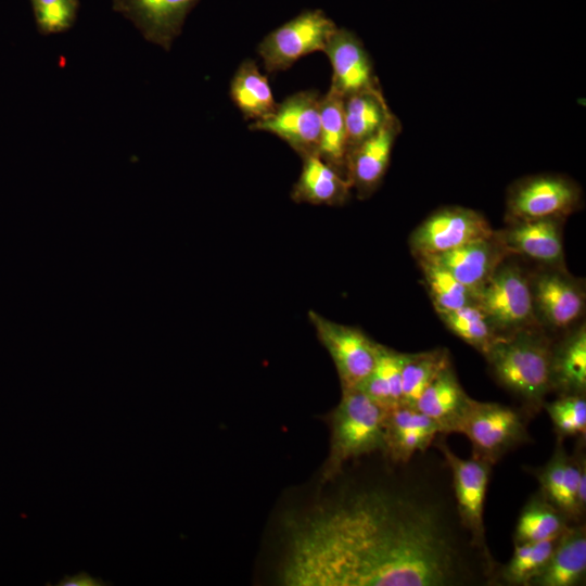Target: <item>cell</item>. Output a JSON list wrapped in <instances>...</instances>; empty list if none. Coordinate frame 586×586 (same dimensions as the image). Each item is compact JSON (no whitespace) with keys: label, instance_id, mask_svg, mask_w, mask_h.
I'll return each instance as SVG.
<instances>
[{"label":"cell","instance_id":"cell-12","mask_svg":"<svg viewBox=\"0 0 586 586\" xmlns=\"http://www.w3.org/2000/svg\"><path fill=\"white\" fill-rule=\"evenodd\" d=\"M321 95L305 90L288 97L275 112L250 125L252 130L271 132L286 142L301 157L317 155L320 140Z\"/></svg>","mask_w":586,"mask_h":586},{"label":"cell","instance_id":"cell-6","mask_svg":"<svg viewBox=\"0 0 586 586\" xmlns=\"http://www.w3.org/2000/svg\"><path fill=\"white\" fill-rule=\"evenodd\" d=\"M446 435L440 434L433 446L445 458L451 474L455 502L461 524L473 545L486 557L495 559L489 550L484 524V506L492 472L489 462L472 457H458L448 446Z\"/></svg>","mask_w":586,"mask_h":586},{"label":"cell","instance_id":"cell-9","mask_svg":"<svg viewBox=\"0 0 586 586\" xmlns=\"http://www.w3.org/2000/svg\"><path fill=\"white\" fill-rule=\"evenodd\" d=\"M336 28L335 23L323 11H303L273 29L259 43L258 53L266 71H284L298 59L323 51Z\"/></svg>","mask_w":586,"mask_h":586},{"label":"cell","instance_id":"cell-26","mask_svg":"<svg viewBox=\"0 0 586 586\" xmlns=\"http://www.w3.org/2000/svg\"><path fill=\"white\" fill-rule=\"evenodd\" d=\"M570 524L569 518L537 489L521 509L512 535L513 545L558 537Z\"/></svg>","mask_w":586,"mask_h":586},{"label":"cell","instance_id":"cell-16","mask_svg":"<svg viewBox=\"0 0 586 586\" xmlns=\"http://www.w3.org/2000/svg\"><path fill=\"white\" fill-rule=\"evenodd\" d=\"M438 425L415 406L397 405L384 413V451L393 462H407L432 447Z\"/></svg>","mask_w":586,"mask_h":586},{"label":"cell","instance_id":"cell-25","mask_svg":"<svg viewBox=\"0 0 586 586\" xmlns=\"http://www.w3.org/2000/svg\"><path fill=\"white\" fill-rule=\"evenodd\" d=\"M348 153L344 98L331 88L320 102V140L317 155L346 177Z\"/></svg>","mask_w":586,"mask_h":586},{"label":"cell","instance_id":"cell-13","mask_svg":"<svg viewBox=\"0 0 586 586\" xmlns=\"http://www.w3.org/2000/svg\"><path fill=\"white\" fill-rule=\"evenodd\" d=\"M563 221L559 217L517 220L495 233L511 256H524L547 267H565Z\"/></svg>","mask_w":586,"mask_h":586},{"label":"cell","instance_id":"cell-15","mask_svg":"<svg viewBox=\"0 0 586 586\" xmlns=\"http://www.w3.org/2000/svg\"><path fill=\"white\" fill-rule=\"evenodd\" d=\"M400 130V122L393 114L374 135L348 151L346 178L352 189L357 191L358 198L370 196L382 182Z\"/></svg>","mask_w":586,"mask_h":586},{"label":"cell","instance_id":"cell-2","mask_svg":"<svg viewBox=\"0 0 586 586\" xmlns=\"http://www.w3.org/2000/svg\"><path fill=\"white\" fill-rule=\"evenodd\" d=\"M553 340L535 326L498 337L483 355L496 382L520 402L531 418L540 412L551 393Z\"/></svg>","mask_w":586,"mask_h":586},{"label":"cell","instance_id":"cell-5","mask_svg":"<svg viewBox=\"0 0 586 586\" xmlns=\"http://www.w3.org/2000/svg\"><path fill=\"white\" fill-rule=\"evenodd\" d=\"M510 257L498 265L474 294V304L500 336L538 326L533 310L530 277Z\"/></svg>","mask_w":586,"mask_h":586},{"label":"cell","instance_id":"cell-8","mask_svg":"<svg viewBox=\"0 0 586 586\" xmlns=\"http://www.w3.org/2000/svg\"><path fill=\"white\" fill-rule=\"evenodd\" d=\"M530 285L535 320L544 331L563 334L575 327L586 304L582 280L565 267L544 266L530 277Z\"/></svg>","mask_w":586,"mask_h":586},{"label":"cell","instance_id":"cell-32","mask_svg":"<svg viewBox=\"0 0 586 586\" xmlns=\"http://www.w3.org/2000/svg\"><path fill=\"white\" fill-rule=\"evenodd\" d=\"M543 409L558 438L586 435V394L558 395L552 402L546 400Z\"/></svg>","mask_w":586,"mask_h":586},{"label":"cell","instance_id":"cell-18","mask_svg":"<svg viewBox=\"0 0 586 586\" xmlns=\"http://www.w3.org/2000/svg\"><path fill=\"white\" fill-rule=\"evenodd\" d=\"M508 256L511 255L494 232L489 238L420 258L440 265L475 294Z\"/></svg>","mask_w":586,"mask_h":586},{"label":"cell","instance_id":"cell-21","mask_svg":"<svg viewBox=\"0 0 586 586\" xmlns=\"http://www.w3.org/2000/svg\"><path fill=\"white\" fill-rule=\"evenodd\" d=\"M551 393L586 394V328L574 327L553 340L550 364Z\"/></svg>","mask_w":586,"mask_h":586},{"label":"cell","instance_id":"cell-4","mask_svg":"<svg viewBox=\"0 0 586 586\" xmlns=\"http://www.w3.org/2000/svg\"><path fill=\"white\" fill-rule=\"evenodd\" d=\"M530 419L521 407L474 399L460 434L471 442L472 457L495 466L508 453L533 442Z\"/></svg>","mask_w":586,"mask_h":586},{"label":"cell","instance_id":"cell-33","mask_svg":"<svg viewBox=\"0 0 586 586\" xmlns=\"http://www.w3.org/2000/svg\"><path fill=\"white\" fill-rule=\"evenodd\" d=\"M37 30L44 36L68 30L76 22L78 0H30Z\"/></svg>","mask_w":586,"mask_h":586},{"label":"cell","instance_id":"cell-3","mask_svg":"<svg viewBox=\"0 0 586 586\" xmlns=\"http://www.w3.org/2000/svg\"><path fill=\"white\" fill-rule=\"evenodd\" d=\"M385 410L360 388L342 390L329 415L330 447L321 481L331 483L351 462L384 451Z\"/></svg>","mask_w":586,"mask_h":586},{"label":"cell","instance_id":"cell-30","mask_svg":"<svg viewBox=\"0 0 586 586\" xmlns=\"http://www.w3.org/2000/svg\"><path fill=\"white\" fill-rule=\"evenodd\" d=\"M422 271L425 289L435 311L454 310L474 304V294L450 272L428 258H417Z\"/></svg>","mask_w":586,"mask_h":586},{"label":"cell","instance_id":"cell-1","mask_svg":"<svg viewBox=\"0 0 586 586\" xmlns=\"http://www.w3.org/2000/svg\"><path fill=\"white\" fill-rule=\"evenodd\" d=\"M283 520L278 582L288 586H489L498 565L459 519L449 467L432 445ZM337 477V476H336Z\"/></svg>","mask_w":586,"mask_h":586},{"label":"cell","instance_id":"cell-7","mask_svg":"<svg viewBox=\"0 0 586 586\" xmlns=\"http://www.w3.org/2000/svg\"><path fill=\"white\" fill-rule=\"evenodd\" d=\"M581 187L556 174H539L519 179L506 198V221L565 218L582 206Z\"/></svg>","mask_w":586,"mask_h":586},{"label":"cell","instance_id":"cell-24","mask_svg":"<svg viewBox=\"0 0 586 586\" xmlns=\"http://www.w3.org/2000/svg\"><path fill=\"white\" fill-rule=\"evenodd\" d=\"M230 97L244 118L253 122L270 116L278 105L268 78L259 72L256 62L250 59L235 71L230 85Z\"/></svg>","mask_w":586,"mask_h":586},{"label":"cell","instance_id":"cell-20","mask_svg":"<svg viewBox=\"0 0 586 586\" xmlns=\"http://www.w3.org/2000/svg\"><path fill=\"white\" fill-rule=\"evenodd\" d=\"M586 582V525L570 524L558 537L552 553L528 586H582Z\"/></svg>","mask_w":586,"mask_h":586},{"label":"cell","instance_id":"cell-31","mask_svg":"<svg viewBox=\"0 0 586 586\" xmlns=\"http://www.w3.org/2000/svg\"><path fill=\"white\" fill-rule=\"evenodd\" d=\"M437 315L451 333L482 355L500 337L485 314L475 304Z\"/></svg>","mask_w":586,"mask_h":586},{"label":"cell","instance_id":"cell-19","mask_svg":"<svg viewBox=\"0 0 586 586\" xmlns=\"http://www.w3.org/2000/svg\"><path fill=\"white\" fill-rule=\"evenodd\" d=\"M473 400L450 364L428 385L413 406L432 419L443 435H448L460 433Z\"/></svg>","mask_w":586,"mask_h":586},{"label":"cell","instance_id":"cell-14","mask_svg":"<svg viewBox=\"0 0 586 586\" xmlns=\"http://www.w3.org/2000/svg\"><path fill=\"white\" fill-rule=\"evenodd\" d=\"M200 0H112L113 10L130 21L142 37L169 50L186 17Z\"/></svg>","mask_w":586,"mask_h":586},{"label":"cell","instance_id":"cell-34","mask_svg":"<svg viewBox=\"0 0 586 586\" xmlns=\"http://www.w3.org/2000/svg\"><path fill=\"white\" fill-rule=\"evenodd\" d=\"M562 438L556 440V445L549 460L540 467H528L531 472L539 483L538 491L560 509L561 495L564 484L569 454L564 447Z\"/></svg>","mask_w":586,"mask_h":586},{"label":"cell","instance_id":"cell-29","mask_svg":"<svg viewBox=\"0 0 586 586\" xmlns=\"http://www.w3.org/2000/svg\"><path fill=\"white\" fill-rule=\"evenodd\" d=\"M451 364L446 348L406 353L402 372V404L413 406L436 375Z\"/></svg>","mask_w":586,"mask_h":586},{"label":"cell","instance_id":"cell-10","mask_svg":"<svg viewBox=\"0 0 586 586\" xmlns=\"http://www.w3.org/2000/svg\"><path fill=\"white\" fill-rule=\"evenodd\" d=\"M494 232L480 212L462 206H445L433 212L416 227L409 235L408 244L417 259L489 238Z\"/></svg>","mask_w":586,"mask_h":586},{"label":"cell","instance_id":"cell-11","mask_svg":"<svg viewBox=\"0 0 586 586\" xmlns=\"http://www.w3.org/2000/svg\"><path fill=\"white\" fill-rule=\"evenodd\" d=\"M308 317L333 360L342 390L358 387L371 373L380 344L360 329L334 322L314 310Z\"/></svg>","mask_w":586,"mask_h":586},{"label":"cell","instance_id":"cell-35","mask_svg":"<svg viewBox=\"0 0 586 586\" xmlns=\"http://www.w3.org/2000/svg\"><path fill=\"white\" fill-rule=\"evenodd\" d=\"M58 586H106L111 585L99 577H93L87 572H78L74 575H64Z\"/></svg>","mask_w":586,"mask_h":586},{"label":"cell","instance_id":"cell-23","mask_svg":"<svg viewBox=\"0 0 586 586\" xmlns=\"http://www.w3.org/2000/svg\"><path fill=\"white\" fill-rule=\"evenodd\" d=\"M393 116L380 85L344 98L348 151L374 135Z\"/></svg>","mask_w":586,"mask_h":586},{"label":"cell","instance_id":"cell-27","mask_svg":"<svg viewBox=\"0 0 586 586\" xmlns=\"http://www.w3.org/2000/svg\"><path fill=\"white\" fill-rule=\"evenodd\" d=\"M558 537L514 545L509 561L496 566L489 586H528L547 564Z\"/></svg>","mask_w":586,"mask_h":586},{"label":"cell","instance_id":"cell-28","mask_svg":"<svg viewBox=\"0 0 586 586\" xmlns=\"http://www.w3.org/2000/svg\"><path fill=\"white\" fill-rule=\"evenodd\" d=\"M406 353L379 345L375 365L360 388L384 410L402 404V372Z\"/></svg>","mask_w":586,"mask_h":586},{"label":"cell","instance_id":"cell-22","mask_svg":"<svg viewBox=\"0 0 586 586\" xmlns=\"http://www.w3.org/2000/svg\"><path fill=\"white\" fill-rule=\"evenodd\" d=\"M301 175L293 186L291 198L296 203L313 205H343L349 198L348 179L318 155L302 157Z\"/></svg>","mask_w":586,"mask_h":586},{"label":"cell","instance_id":"cell-17","mask_svg":"<svg viewBox=\"0 0 586 586\" xmlns=\"http://www.w3.org/2000/svg\"><path fill=\"white\" fill-rule=\"evenodd\" d=\"M323 52L332 65L330 88L343 98L379 85L370 56L353 31L337 27Z\"/></svg>","mask_w":586,"mask_h":586}]
</instances>
